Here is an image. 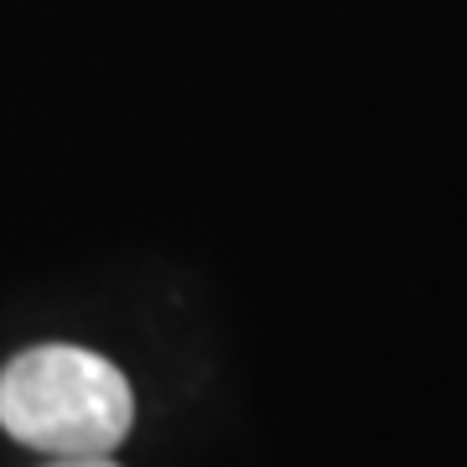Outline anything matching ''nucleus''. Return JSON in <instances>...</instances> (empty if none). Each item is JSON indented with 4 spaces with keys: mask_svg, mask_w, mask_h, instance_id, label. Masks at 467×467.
Instances as JSON below:
<instances>
[{
    "mask_svg": "<svg viewBox=\"0 0 467 467\" xmlns=\"http://www.w3.org/2000/svg\"><path fill=\"white\" fill-rule=\"evenodd\" d=\"M0 426L47 457H109L135 426V395L109 358L42 343L0 368Z\"/></svg>",
    "mask_w": 467,
    "mask_h": 467,
    "instance_id": "f257e3e1",
    "label": "nucleus"
},
{
    "mask_svg": "<svg viewBox=\"0 0 467 467\" xmlns=\"http://www.w3.org/2000/svg\"><path fill=\"white\" fill-rule=\"evenodd\" d=\"M52 467H119L115 457H52Z\"/></svg>",
    "mask_w": 467,
    "mask_h": 467,
    "instance_id": "f03ea898",
    "label": "nucleus"
}]
</instances>
